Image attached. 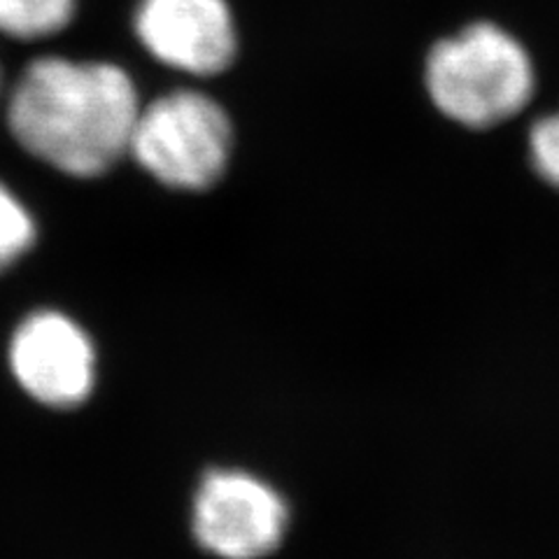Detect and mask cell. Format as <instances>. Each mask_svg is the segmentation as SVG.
I'll list each match as a JSON object with an SVG mask.
<instances>
[{
	"label": "cell",
	"instance_id": "obj_1",
	"mask_svg": "<svg viewBox=\"0 0 559 559\" xmlns=\"http://www.w3.org/2000/svg\"><path fill=\"white\" fill-rule=\"evenodd\" d=\"M143 103L127 70L103 61L38 59L5 96L16 145L70 178H98L131 154Z\"/></svg>",
	"mask_w": 559,
	"mask_h": 559
},
{
	"label": "cell",
	"instance_id": "obj_9",
	"mask_svg": "<svg viewBox=\"0 0 559 559\" xmlns=\"http://www.w3.org/2000/svg\"><path fill=\"white\" fill-rule=\"evenodd\" d=\"M530 159L538 178L559 189V110L540 117L532 127Z\"/></svg>",
	"mask_w": 559,
	"mask_h": 559
},
{
	"label": "cell",
	"instance_id": "obj_8",
	"mask_svg": "<svg viewBox=\"0 0 559 559\" xmlns=\"http://www.w3.org/2000/svg\"><path fill=\"white\" fill-rule=\"evenodd\" d=\"M35 245V222L24 203L0 182V273L12 269Z\"/></svg>",
	"mask_w": 559,
	"mask_h": 559
},
{
	"label": "cell",
	"instance_id": "obj_5",
	"mask_svg": "<svg viewBox=\"0 0 559 559\" xmlns=\"http://www.w3.org/2000/svg\"><path fill=\"white\" fill-rule=\"evenodd\" d=\"M287 506L273 487L240 471H210L194 499L199 544L222 559H259L277 548Z\"/></svg>",
	"mask_w": 559,
	"mask_h": 559
},
{
	"label": "cell",
	"instance_id": "obj_2",
	"mask_svg": "<svg viewBox=\"0 0 559 559\" xmlns=\"http://www.w3.org/2000/svg\"><path fill=\"white\" fill-rule=\"evenodd\" d=\"M425 78L436 108L468 129H489L515 117L536 86L527 49L485 22L436 45Z\"/></svg>",
	"mask_w": 559,
	"mask_h": 559
},
{
	"label": "cell",
	"instance_id": "obj_3",
	"mask_svg": "<svg viewBox=\"0 0 559 559\" xmlns=\"http://www.w3.org/2000/svg\"><path fill=\"white\" fill-rule=\"evenodd\" d=\"M234 147L226 110L201 92H168L143 105L131 154L156 182L170 189L203 191L219 182Z\"/></svg>",
	"mask_w": 559,
	"mask_h": 559
},
{
	"label": "cell",
	"instance_id": "obj_6",
	"mask_svg": "<svg viewBox=\"0 0 559 559\" xmlns=\"http://www.w3.org/2000/svg\"><path fill=\"white\" fill-rule=\"evenodd\" d=\"M135 33L156 61L189 75H217L236 59L226 0H140Z\"/></svg>",
	"mask_w": 559,
	"mask_h": 559
},
{
	"label": "cell",
	"instance_id": "obj_10",
	"mask_svg": "<svg viewBox=\"0 0 559 559\" xmlns=\"http://www.w3.org/2000/svg\"><path fill=\"white\" fill-rule=\"evenodd\" d=\"M0 100H3V68H0Z\"/></svg>",
	"mask_w": 559,
	"mask_h": 559
},
{
	"label": "cell",
	"instance_id": "obj_4",
	"mask_svg": "<svg viewBox=\"0 0 559 559\" xmlns=\"http://www.w3.org/2000/svg\"><path fill=\"white\" fill-rule=\"evenodd\" d=\"M8 366L24 394L55 411L84 404L96 382L92 338L59 310H35L16 324L8 343Z\"/></svg>",
	"mask_w": 559,
	"mask_h": 559
},
{
	"label": "cell",
	"instance_id": "obj_7",
	"mask_svg": "<svg viewBox=\"0 0 559 559\" xmlns=\"http://www.w3.org/2000/svg\"><path fill=\"white\" fill-rule=\"evenodd\" d=\"M75 0H0V35L12 40H40L66 28Z\"/></svg>",
	"mask_w": 559,
	"mask_h": 559
}]
</instances>
